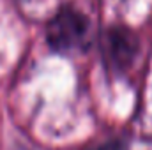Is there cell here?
<instances>
[{
  "instance_id": "cell-1",
  "label": "cell",
  "mask_w": 152,
  "mask_h": 150,
  "mask_svg": "<svg viewBox=\"0 0 152 150\" xmlns=\"http://www.w3.org/2000/svg\"><path fill=\"white\" fill-rule=\"evenodd\" d=\"M88 34L87 16L71 5H64L50 20L46 28V41L53 51H73L85 41Z\"/></svg>"
},
{
  "instance_id": "cell-2",
  "label": "cell",
  "mask_w": 152,
  "mask_h": 150,
  "mask_svg": "<svg viewBox=\"0 0 152 150\" xmlns=\"http://www.w3.org/2000/svg\"><path fill=\"white\" fill-rule=\"evenodd\" d=\"M101 50L106 67L115 73H124L138 53V37L124 27H112L103 34Z\"/></svg>"
},
{
  "instance_id": "cell-3",
  "label": "cell",
  "mask_w": 152,
  "mask_h": 150,
  "mask_svg": "<svg viewBox=\"0 0 152 150\" xmlns=\"http://www.w3.org/2000/svg\"><path fill=\"white\" fill-rule=\"evenodd\" d=\"M126 149V143L120 141V140H112V141H106L99 147H94V149H88V150H124Z\"/></svg>"
}]
</instances>
